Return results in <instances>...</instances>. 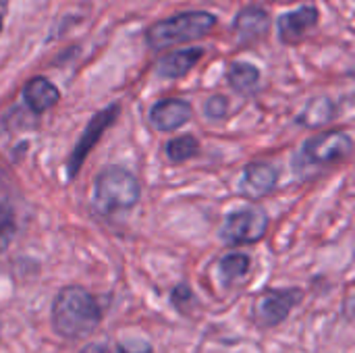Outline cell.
<instances>
[{"mask_svg":"<svg viewBox=\"0 0 355 353\" xmlns=\"http://www.w3.org/2000/svg\"><path fill=\"white\" fill-rule=\"evenodd\" d=\"M104 310L100 300L81 285L62 287L50 310L52 331L67 341H79L89 337L102 322Z\"/></svg>","mask_w":355,"mask_h":353,"instance_id":"6da1fadb","label":"cell"},{"mask_svg":"<svg viewBox=\"0 0 355 353\" xmlns=\"http://www.w3.org/2000/svg\"><path fill=\"white\" fill-rule=\"evenodd\" d=\"M141 196L137 177L123 169L110 166L104 169L94 183V208L102 216H112L125 210H131Z\"/></svg>","mask_w":355,"mask_h":353,"instance_id":"7a4b0ae2","label":"cell"},{"mask_svg":"<svg viewBox=\"0 0 355 353\" xmlns=\"http://www.w3.org/2000/svg\"><path fill=\"white\" fill-rule=\"evenodd\" d=\"M216 27V15L206 10H185L162 21H156L148 33L146 42L152 50H164L175 44L200 40Z\"/></svg>","mask_w":355,"mask_h":353,"instance_id":"3957f363","label":"cell"},{"mask_svg":"<svg viewBox=\"0 0 355 353\" xmlns=\"http://www.w3.org/2000/svg\"><path fill=\"white\" fill-rule=\"evenodd\" d=\"M352 150H354V139L347 131H327L302 144L300 152L295 154V166L300 171L327 169L349 158Z\"/></svg>","mask_w":355,"mask_h":353,"instance_id":"277c9868","label":"cell"},{"mask_svg":"<svg viewBox=\"0 0 355 353\" xmlns=\"http://www.w3.org/2000/svg\"><path fill=\"white\" fill-rule=\"evenodd\" d=\"M304 289L300 287H275L262 291L254 306H252V318L260 329H275L283 325L291 312L302 304Z\"/></svg>","mask_w":355,"mask_h":353,"instance_id":"5b68a950","label":"cell"},{"mask_svg":"<svg viewBox=\"0 0 355 353\" xmlns=\"http://www.w3.org/2000/svg\"><path fill=\"white\" fill-rule=\"evenodd\" d=\"M268 231V214L260 206H243L225 216L220 227L223 243L237 248V246H252L258 243Z\"/></svg>","mask_w":355,"mask_h":353,"instance_id":"8992f818","label":"cell"},{"mask_svg":"<svg viewBox=\"0 0 355 353\" xmlns=\"http://www.w3.org/2000/svg\"><path fill=\"white\" fill-rule=\"evenodd\" d=\"M119 112H121V106L119 104H110L108 108L96 112L89 119L87 127L79 135V139H77V144H75V148H73V152H71V156L67 160V177L69 179H73L79 173V169L83 166V160L96 148V144L100 141V137L104 135V131L119 119Z\"/></svg>","mask_w":355,"mask_h":353,"instance_id":"52a82bcc","label":"cell"},{"mask_svg":"<svg viewBox=\"0 0 355 353\" xmlns=\"http://www.w3.org/2000/svg\"><path fill=\"white\" fill-rule=\"evenodd\" d=\"M318 19H320V12L314 4H306L295 10L283 12L277 19V29H279L281 42H285V44L302 42L318 25Z\"/></svg>","mask_w":355,"mask_h":353,"instance_id":"ba28073f","label":"cell"},{"mask_svg":"<svg viewBox=\"0 0 355 353\" xmlns=\"http://www.w3.org/2000/svg\"><path fill=\"white\" fill-rule=\"evenodd\" d=\"M193 114V108L187 100L181 98H164L150 108V123L156 131L171 133L183 127Z\"/></svg>","mask_w":355,"mask_h":353,"instance_id":"9c48e42d","label":"cell"},{"mask_svg":"<svg viewBox=\"0 0 355 353\" xmlns=\"http://www.w3.org/2000/svg\"><path fill=\"white\" fill-rule=\"evenodd\" d=\"M279 183V171L268 164V162H252L245 166V173H243V181H241V191L252 198V200H258V198H264L268 196Z\"/></svg>","mask_w":355,"mask_h":353,"instance_id":"30bf717a","label":"cell"},{"mask_svg":"<svg viewBox=\"0 0 355 353\" xmlns=\"http://www.w3.org/2000/svg\"><path fill=\"white\" fill-rule=\"evenodd\" d=\"M268 27H270V17L262 6H245L237 12L233 21V31L241 44H248L266 35Z\"/></svg>","mask_w":355,"mask_h":353,"instance_id":"8fae6325","label":"cell"},{"mask_svg":"<svg viewBox=\"0 0 355 353\" xmlns=\"http://www.w3.org/2000/svg\"><path fill=\"white\" fill-rule=\"evenodd\" d=\"M204 52H206L204 48H183L171 52L156 62V75L160 79H179L187 75L202 60Z\"/></svg>","mask_w":355,"mask_h":353,"instance_id":"7c38bea8","label":"cell"},{"mask_svg":"<svg viewBox=\"0 0 355 353\" xmlns=\"http://www.w3.org/2000/svg\"><path fill=\"white\" fill-rule=\"evenodd\" d=\"M23 100H25V104H27V108L31 112L44 114L46 110L56 106V102L60 100V92L56 89V85L50 79L31 77L23 85Z\"/></svg>","mask_w":355,"mask_h":353,"instance_id":"4fadbf2b","label":"cell"},{"mask_svg":"<svg viewBox=\"0 0 355 353\" xmlns=\"http://www.w3.org/2000/svg\"><path fill=\"white\" fill-rule=\"evenodd\" d=\"M227 79L231 83V87L239 94H252L260 81V69L252 62H243L237 60L229 67Z\"/></svg>","mask_w":355,"mask_h":353,"instance_id":"5bb4252c","label":"cell"},{"mask_svg":"<svg viewBox=\"0 0 355 353\" xmlns=\"http://www.w3.org/2000/svg\"><path fill=\"white\" fill-rule=\"evenodd\" d=\"M250 268H252L250 256L239 254V252H237V254H227V256L218 262L220 279H223V283H225L227 287H231V285L239 283L241 279H245L248 273H250Z\"/></svg>","mask_w":355,"mask_h":353,"instance_id":"9a60e30c","label":"cell"},{"mask_svg":"<svg viewBox=\"0 0 355 353\" xmlns=\"http://www.w3.org/2000/svg\"><path fill=\"white\" fill-rule=\"evenodd\" d=\"M17 233V214L8 196L0 187V254L12 243Z\"/></svg>","mask_w":355,"mask_h":353,"instance_id":"2e32d148","label":"cell"},{"mask_svg":"<svg viewBox=\"0 0 355 353\" xmlns=\"http://www.w3.org/2000/svg\"><path fill=\"white\" fill-rule=\"evenodd\" d=\"M166 158L173 164H183L200 152V141L196 135H181L166 144Z\"/></svg>","mask_w":355,"mask_h":353,"instance_id":"e0dca14e","label":"cell"},{"mask_svg":"<svg viewBox=\"0 0 355 353\" xmlns=\"http://www.w3.org/2000/svg\"><path fill=\"white\" fill-rule=\"evenodd\" d=\"M333 117V104L327 98H318L314 102L308 104V108L304 110V114L300 117V123L306 127H320L324 123H329Z\"/></svg>","mask_w":355,"mask_h":353,"instance_id":"ac0fdd59","label":"cell"},{"mask_svg":"<svg viewBox=\"0 0 355 353\" xmlns=\"http://www.w3.org/2000/svg\"><path fill=\"white\" fill-rule=\"evenodd\" d=\"M204 112H206L208 119L220 121V119H225L227 112H229V100H227L225 96H212V98H208V102L204 104Z\"/></svg>","mask_w":355,"mask_h":353,"instance_id":"d6986e66","label":"cell"},{"mask_svg":"<svg viewBox=\"0 0 355 353\" xmlns=\"http://www.w3.org/2000/svg\"><path fill=\"white\" fill-rule=\"evenodd\" d=\"M79 353H112V350L104 341H96V343H87Z\"/></svg>","mask_w":355,"mask_h":353,"instance_id":"ffe728a7","label":"cell"},{"mask_svg":"<svg viewBox=\"0 0 355 353\" xmlns=\"http://www.w3.org/2000/svg\"><path fill=\"white\" fill-rule=\"evenodd\" d=\"M0 31H2V15H0Z\"/></svg>","mask_w":355,"mask_h":353,"instance_id":"44dd1931","label":"cell"}]
</instances>
